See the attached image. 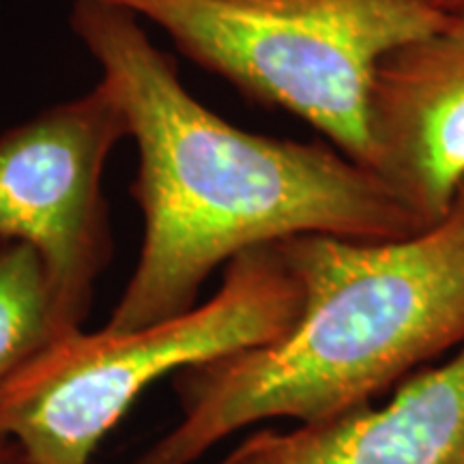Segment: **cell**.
<instances>
[{"mask_svg":"<svg viewBox=\"0 0 464 464\" xmlns=\"http://www.w3.org/2000/svg\"><path fill=\"white\" fill-rule=\"evenodd\" d=\"M69 24L119 95L138 144L130 191L144 239L108 332L191 310L213 271L247 249L304 235L404 239L426 228L335 147L239 130L202 106L127 9L73 0Z\"/></svg>","mask_w":464,"mask_h":464,"instance_id":"1","label":"cell"},{"mask_svg":"<svg viewBox=\"0 0 464 464\" xmlns=\"http://www.w3.org/2000/svg\"><path fill=\"white\" fill-rule=\"evenodd\" d=\"M304 286L280 340L172 376L179 421L131 464H194L258 423H312L379 402L464 346V183L404 239L277 243Z\"/></svg>","mask_w":464,"mask_h":464,"instance_id":"2","label":"cell"},{"mask_svg":"<svg viewBox=\"0 0 464 464\" xmlns=\"http://www.w3.org/2000/svg\"><path fill=\"white\" fill-rule=\"evenodd\" d=\"M304 286L277 243L224 266L205 304L127 332H72L0 385V434L34 464H91L112 428L161 379L280 340L297 321Z\"/></svg>","mask_w":464,"mask_h":464,"instance_id":"3","label":"cell"},{"mask_svg":"<svg viewBox=\"0 0 464 464\" xmlns=\"http://www.w3.org/2000/svg\"><path fill=\"white\" fill-rule=\"evenodd\" d=\"M158 24L252 100L310 123L370 170V95L392 50L443 22L417 0H102Z\"/></svg>","mask_w":464,"mask_h":464,"instance_id":"4","label":"cell"},{"mask_svg":"<svg viewBox=\"0 0 464 464\" xmlns=\"http://www.w3.org/2000/svg\"><path fill=\"white\" fill-rule=\"evenodd\" d=\"M130 121L106 80L0 133V239L42 260L58 338L84 329L114 254L103 170Z\"/></svg>","mask_w":464,"mask_h":464,"instance_id":"5","label":"cell"},{"mask_svg":"<svg viewBox=\"0 0 464 464\" xmlns=\"http://www.w3.org/2000/svg\"><path fill=\"white\" fill-rule=\"evenodd\" d=\"M370 170L423 226L464 183V11L392 50L370 95Z\"/></svg>","mask_w":464,"mask_h":464,"instance_id":"6","label":"cell"},{"mask_svg":"<svg viewBox=\"0 0 464 464\" xmlns=\"http://www.w3.org/2000/svg\"><path fill=\"white\" fill-rule=\"evenodd\" d=\"M219 464H464V346L379 402L247 434Z\"/></svg>","mask_w":464,"mask_h":464,"instance_id":"7","label":"cell"},{"mask_svg":"<svg viewBox=\"0 0 464 464\" xmlns=\"http://www.w3.org/2000/svg\"><path fill=\"white\" fill-rule=\"evenodd\" d=\"M54 340L42 260L24 243L0 239V385Z\"/></svg>","mask_w":464,"mask_h":464,"instance_id":"8","label":"cell"},{"mask_svg":"<svg viewBox=\"0 0 464 464\" xmlns=\"http://www.w3.org/2000/svg\"><path fill=\"white\" fill-rule=\"evenodd\" d=\"M0 464H34L17 440L0 434Z\"/></svg>","mask_w":464,"mask_h":464,"instance_id":"9","label":"cell"},{"mask_svg":"<svg viewBox=\"0 0 464 464\" xmlns=\"http://www.w3.org/2000/svg\"><path fill=\"white\" fill-rule=\"evenodd\" d=\"M439 15H451L464 11V0H417Z\"/></svg>","mask_w":464,"mask_h":464,"instance_id":"10","label":"cell"}]
</instances>
